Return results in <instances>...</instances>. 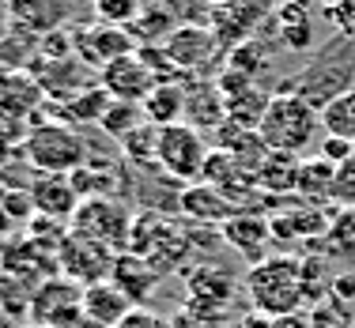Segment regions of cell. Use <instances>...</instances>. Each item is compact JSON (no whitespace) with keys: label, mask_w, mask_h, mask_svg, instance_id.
<instances>
[{"label":"cell","mask_w":355,"mask_h":328,"mask_svg":"<svg viewBox=\"0 0 355 328\" xmlns=\"http://www.w3.org/2000/svg\"><path fill=\"white\" fill-rule=\"evenodd\" d=\"M310 38H314V27H310V19H306V23H299V27H284V42H287L291 49L310 46Z\"/></svg>","instance_id":"4dcf8cb0"},{"label":"cell","mask_w":355,"mask_h":328,"mask_svg":"<svg viewBox=\"0 0 355 328\" xmlns=\"http://www.w3.org/2000/svg\"><path fill=\"white\" fill-rule=\"evenodd\" d=\"M76 53H80L87 64L106 69V64L121 61V57H129V53H137V38H132L125 27L95 23V27L80 30V38H76Z\"/></svg>","instance_id":"9c48e42d"},{"label":"cell","mask_w":355,"mask_h":328,"mask_svg":"<svg viewBox=\"0 0 355 328\" xmlns=\"http://www.w3.org/2000/svg\"><path fill=\"white\" fill-rule=\"evenodd\" d=\"M110 106H114V95H110L103 83H95V87L80 91L76 98L64 102V117L76 121V125H103V117H106Z\"/></svg>","instance_id":"ffe728a7"},{"label":"cell","mask_w":355,"mask_h":328,"mask_svg":"<svg viewBox=\"0 0 355 328\" xmlns=\"http://www.w3.org/2000/svg\"><path fill=\"white\" fill-rule=\"evenodd\" d=\"M95 15L98 23H110V27H125L140 15V0H95Z\"/></svg>","instance_id":"4316f807"},{"label":"cell","mask_w":355,"mask_h":328,"mask_svg":"<svg viewBox=\"0 0 355 328\" xmlns=\"http://www.w3.org/2000/svg\"><path fill=\"white\" fill-rule=\"evenodd\" d=\"M242 291L250 298V309L265 317H284L306 309L302 302V280H299V257H265L261 264H250L242 275Z\"/></svg>","instance_id":"6da1fadb"},{"label":"cell","mask_w":355,"mask_h":328,"mask_svg":"<svg viewBox=\"0 0 355 328\" xmlns=\"http://www.w3.org/2000/svg\"><path fill=\"white\" fill-rule=\"evenodd\" d=\"M31 200H35L38 215L72 223V215H76V208H80L83 197L76 192L72 174H35V178H31Z\"/></svg>","instance_id":"8fae6325"},{"label":"cell","mask_w":355,"mask_h":328,"mask_svg":"<svg viewBox=\"0 0 355 328\" xmlns=\"http://www.w3.org/2000/svg\"><path fill=\"white\" fill-rule=\"evenodd\" d=\"M352 328H355V325H352Z\"/></svg>","instance_id":"74e56055"},{"label":"cell","mask_w":355,"mask_h":328,"mask_svg":"<svg viewBox=\"0 0 355 328\" xmlns=\"http://www.w3.org/2000/svg\"><path fill=\"white\" fill-rule=\"evenodd\" d=\"M333 181H336V166L329 163V158H306V163L299 166V189L306 200H329V192H333Z\"/></svg>","instance_id":"44dd1931"},{"label":"cell","mask_w":355,"mask_h":328,"mask_svg":"<svg viewBox=\"0 0 355 328\" xmlns=\"http://www.w3.org/2000/svg\"><path fill=\"white\" fill-rule=\"evenodd\" d=\"M15 230V223H12V215L4 212V208H0V238H8V234Z\"/></svg>","instance_id":"8d00e7d4"},{"label":"cell","mask_w":355,"mask_h":328,"mask_svg":"<svg viewBox=\"0 0 355 328\" xmlns=\"http://www.w3.org/2000/svg\"><path fill=\"white\" fill-rule=\"evenodd\" d=\"M98 83H103L117 102H144V98L159 87V75L151 72V64L144 61L140 49H137V53L121 57V61H114V64H106L103 75H98Z\"/></svg>","instance_id":"ba28073f"},{"label":"cell","mask_w":355,"mask_h":328,"mask_svg":"<svg viewBox=\"0 0 355 328\" xmlns=\"http://www.w3.org/2000/svg\"><path fill=\"white\" fill-rule=\"evenodd\" d=\"M159 280H163V275H159L155 268H151L144 257H137V253H117L114 272H110V283H114V287L121 291L132 306H148V298L155 294Z\"/></svg>","instance_id":"5bb4252c"},{"label":"cell","mask_w":355,"mask_h":328,"mask_svg":"<svg viewBox=\"0 0 355 328\" xmlns=\"http://www.w3.org/2000/svg\"><path fill=\"white\" fill-rule=\"evenodd\" d=\"M132 219L117 200L110 197H87L80 200L72 215V230L83 234V238L98 242V246L114 249V253H129V234H132Z\"/></svg>","instance_id":"5b68a950"},{"label":"cell","mask_w":355,"mask_h":328,"mask_svg":"<svg viewBox=\"0 0 355 328\" xmlns=\"http://www.w3.org/2000/svg\"><path fill=\"white\" fill-rule=\"evenodd\" d=\"M318 155L321 158H329L333 166H344V163H352L355 158V140H344V136H321V144H318Z\"/></svg>","instance_id":"f546056e"},{"label":"cell","mask_w":355,"mask_h":328,"mask_svg":"<svg viewBox=\"0 0 355 328\" xmlns=\"http://www.w3.org/2000/svg\"><path fill=\"white\" fill-rule=\"evenodd\" d=\"M321 129V113L306 98L299 95H272L268 109L257 125V136L268 151H280V155H302L310 144L318 140Z\"/></svg>","instance_id":"7a4b0ae2"},{"label":"cell","mask_w":355,"mask_h":328,"mask_svg":"<svg viewBox=\"0 0 355 328\" xmlns=\"http://www.w3.org/2000/svg\"><path fill=\"white\" fill-rule=\"evenodd\" d=\"M19 155L35 174H76L87 166V144L76 129L61 121H38L35 129L23 136Z\"/></svg>","instance_id":"3957f363"},{"label":"cell","mask_w":355,"mask_h":328,"mask_svg":"<svg viewBox=\"0 0 355 328\" xmlns=\"http://www.w3.org/2000/svg\"><path fill=\"white\" fill-rule=\"evenodd\" d=\"M208 144L200 136V129L178 121V125H166L159 129V155H155V166L166 174L171 181L178 185H197L200 174H205V163H208Z\"/></svg>","instance_id":"277c9868"},{"label":"cell","mask_w":355,"mask_h":328,"mask_svg":"<svg viewBox=\"0 0 355 328\" xmlns=\"http://www.w3.org/2000/svg\"><path fill=\"white\" fill-rule=\"evenodd\" d=\"M114 328H171V317H163L151 306H132Z\"/></svg>","instance_id":"f1b7e54d"},{"label":"cell","mask_w":355,"mask_h":328,"mask_svg":"<svg viewBox=\"0 0 355 328\" xmlns=\"http://www.w3.org/2000/svg\"><path fill=\"white\" fill-rule=\"evenodd\" d=\"M272 328H314V325H310V309H299V313L272 317Z\"/></svg>","instance_id":"d6a6232c"},{"label":"cell","mask_w":355,"mask_h":328,"mask_svg":"<svg viewBox=\"0 0 355 328\" xmlns=\"http://www.w3.org/2000/svg\"><path fill=\"white\" fill-rule=\"evenodd\" d=\"M129 309H132V302L125 298V294L117 291L110 280L83 287V313H87L98 328H114L125 313H129Z\"/></svg>","instance_id":"e0dca14e"},{"label":"cell","mask_w":355,"mask_h":328,"mask_svg":"<svg viewBox=\"0 0 355 328\" xmlns=\"http://www.w3.org/2000/svg\"><path fill=\"white\" fill-rule=\"evenodd\" d=\"M144 121H148V117H144V106L140 102H117V98H114V106L106 109V117H103V125H98V129L121 144V140L129 136V132H137Z\"/></svg>","instance_id":"7402d4cb"},{"label":"cell","mask_w":355,"mask_h":328,"mask_svg":"<svg viewBox=\"0 0 355 328\" xmlns=\"http://www.w3.org/2000/svg\"><path fill=\"white\" fill-rule=\"evenodd\" d=\"M12 35V12H8V0H0V42Z\"/></svg>","instance_id":"d590c367"},{"label":"cell","mask_w":355,"mask_h":328,"mask_svg":"<svg viewBox=\"0 0 355 328\" xmlns=\"http://www.w3.org/2000/svg\"><path fill=\"white\" fill-rule=\"evenodd\" d=\"M231 328H272V317H265V313H257V309H250V313H242Z\"/></svg>","instance_id":"836d02e7"},{"label":"cell","mask_w":355,"mask_h":328,"mask_svg":"<svg viewBox=\"0 0 355 328\" xmlns=\"http://www.w3.org/2000/svg\"><path fill=\"white\" fill-rule=\"evenodd\" d=\"M144 117H148L155 129H166V125L185 121V106H189V91L174 80H163L148 98H144Z\"/></svg>","instance_id":"2e32d148"},{"label":"cell","mask_w":355,"mask_h":328,"mask_svg":"<svg viewBox=\"0 0 355 328\" xmlns=\"http://www.w3.org/2000/svg\"><path fill=\"white\" fill-rule=\"evenodd\" d=\"M219 234H223L227 246H234L242 257L250 260V264H261V260H265L268 242H272V226H268V219L265 215H253V212H239L231 223L219 226Z\"/></svg>","instance_id":"4fadbf2b"},{"label":"cell","mask_w":355,"mask_h":328,"mask_svg":"<svg viewBox=\"0 0 355 328\" xmlns=\"http://www.w3.org/2000/svg\"><path fill=\"white\" fill-rule=\"evenodd\" d=\"M171 328H212V325H205V321H197V317L189 313V309H178V313L171 317Z\"/></svg>","instance_id":"e575fe53"},{"label":"cell","mask_w":355,"mask_h":328,"mask_svg":"<svg viewBox=\"0 0 355 328\" xmlns=\"http://www.w3.org/2000/svg\"><path fill=\"white\" fill-rule=\"evenodd\" d=\"M121 155L129 158L132 166H151L159 155V129L151 121H144L137 132H129V136L121 140Z\"/></svg>","instance_id":"cb8c5ba5"},{"label":"cell","mask_w":355,"mask_h":328,"mask_svg":"<svg viewBox=\"0 0 355 328\" xmlns=\"http://www.w3.org/2000/svg\"><path fill=\"white\" fill-rule=\"evenodd\" d=\"M329 200L340 204V208H355V158L344 163V166H336V181H333Z\"/></svg>","instance_id":"83f0119b"},{"label":"cell","mask_w":355,"mask_h":328,"mask_svg":"<svg viewBox=\"0 0 355 328\" xmlns=\"http://www.w3.org/2000/svg\"><path fill=\"white\" fill-rule=\"evenodd\" d=\"M333 294H336L340 302H348V306H352V298H355V272L336 275V280H333Z\"/></svg>","instance_id":"1f68e13d"},{"label":"cell","mask_w":355,"mask_h":328,"mask_svg":"<svg viewBox=\"0 0 355 328\" xmlns=\"http://www.w3.org/2000/svg\"><path fill=\"white\" fill-rule=\"evenodd\" d=\"M38 102H42V87L35 75L0 72V113L4 117H27Z\"/></svg>","instance_id":"ac0fdd59"},{"label":"cell","mask_w":355,"mask_h":328,"mask_svg":"<svg viewBox=\"0 0 355 328\" xmlns=\"http://www.w3.org/2000/svg\"><path fill=\"white\" fill-rule=\"evenodd\" d=\"M321 129L329 136H344V140H355V91L348 95L333 98L325 109H321Z\"/></svg>","instance_id":"603a6c76"},{"label":"cell","mask_w":355,"mask_h":328,"mask_svg":"<svg viewBox=\"0 0 355 328\" xmlns=\"http://www.w3.org/2000/svg\"><path fill=\"white\" fill-rule=\"evenodd\" d=\"M242 208L234 204L231 197H223L212 185L197 181V185H185L182 189V215L193 219V223H208V226H223L239 215Z\"/></svg>","instance_id":"7c38bea8"},{"label":"cell","mask_w":355,"mask_h":328,"mask_svg":"<svg viewBox=\"0 0 355 328\" xmlns=\"http://www.w3.org/2000/svg\"><path fill=\"white\" fill-rule=\"evenodd\" d=\"M185 298L182 309H189L197 321L219 328L227 321V309H231V298H234V275L223 272L219 264H200L185 275Z\"/></svg>","instance_id":"8992f818"},{"label":"cell","mask_w":355,"mask_h":328,"mask_svg":"<svg viewBox=\"0 0 355 328\" xmlns=\"http://www.w3.org/2000/svg\"><path fill=\"white\" fill-rule=\"evenodd\" d=\"M325 246L329 257H355V208L336 212V219L325 230Z\"/></svg>","instance_id":"d4e9b609"},{"label":"cell","mask_w":355,"mask_h":328,"mask_svg":"<svg viewBox=\"0 0 355 328\" xmlns=\"http://www.w3.org/2000/svg\"><path fill=\"white\" fill-rule=\"evenodd\" d=\"M163 49H166V57H171V64L178 72H197L216 57V35L208 27L185 23V27H178L163 38Z\"/></svg>","instance_id":"30bf717a"},{"label":"cell","mask_w":355,"mask_h":328,"mask_svg":"<svg viewBox=\"0 0 355 328\" xmlns=\"http://www.w3.org/2000/svg\"><path fill=\"white\" fill-rule=\"evenodd\" d=\"M299 166H302L299 155H280V151H268V158L261 163V174H257V189L276 192V197L295 192V189H299Z\"/></svg>","instance_id":"d6986e66"},{"label":"cell","mask_w":355,"mask_h":328,"mask_svg":"<svg viewBox=\"0 0 355 328\" xmlns=\"http://www.w3.org/2000/svg\"><path fill=\"white\" fill-rule=\"evenodd\" d=\"M114 260L117 253L106 246H98V242L83 238V234H69V242H64L61 249H57V264H61V275L72 283H80V287H91V283H103L110 280V272H114Z\"/></svg>","instance_id":"52a82bcc"},{"label":"cell","mask_w":355,"mask_h":328,"mask_svg":"<svg viewBox=\"0 0 355 328\" xmlns=\"http://www.w3.org/2000/svg\"><path fill=\"white\" fill-rule=\"evenodd\" d=\"M8 12H12V27L46 38L69 19V0H8Z\"/></svg>","instance_id":"9a60e30c"},{"label":"cell","mask_w":355,"mask_h":328,"mask_svg":"<svg viewBox=\"0 0 355 328\" xmlns=\"http://www.w3.org/2000/svg\"><path fill=\"white\" fill-rule=\"evenodd\" d=\"M310 325L314 328H352L355 317H352L348 302H340L336 294H329L325 302H318V306L310 309Z\"/></svg>","instance_id":"484cf974"}]
</instances>
